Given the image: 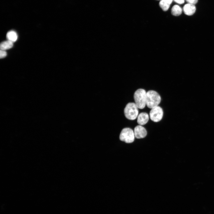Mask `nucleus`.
Returning a JSON list of instances; mask_svg holds the SVG:
<instances>
[{
	"label": "nucleus",
	"mask_w": 214,
	"mask_h": 214,
	"mask_svg": "<svg viewBox=\"0 0 214 214\" xmlns=\"http://www.w3.org/2000/svg\"><path fill=\"white\" fill-rule=\"evenodd\" d=\"M7 55V53L5 50H0V58H3L5 57Z\"/></svg>",
	"instance_id": "ddd939ff"
},
{
	"label": "nucleus",
	"mask_w": 214,
	"mask_h": 214,
	"mask_svg": "<svg viewBox=\"0 0 214 214\" xmlns=\"http://www.w3.org/2000/svg\"></svg>",
	"instance_id": "dca6fc26"
},
{
	"label": "nucleus",
	"mask_w": 214,
	"mask_h": 214,
	"mask_svg": "<svg viewBox=\"0 0 214 214\" xmlns=\"http://www.w3.org/2000/svg\"><path fill=\"white\" fill-rule=\"evenodd\" d=\"M135 137L133 130L131 129L128 128H123L122 130L119 135L120 140L126 143L133 142Z\"/></svg>",
	"instance_id": "20e7f679"
},
{
	"label": "nucleus",
	"mask_w": 214,
	"mask_h": 214,
	"mask_svg": "<svg viewBox=\"0 0 214 214\" xmlns=\"http://www.w3.org/2000/svg\"><path fill=\"white\" fill-rule=\"evenodd\" d=\"M175 2L179 4H182L184 3L185 0H173Z\"/></svg>",
	"instance_id": "2eb2a0df"
},
{
	"label": "nucleus",
	"mask_w": 214,
	"mask_h": 214,
	"mask_svg": "<svg viewBox=\"0 0 214 214\" xmlns=\"http://www.w3.org/2000/svg\"><path fill=\"white\" fill-rule=\"evenodd\" d=\"M135 137L137 139H141L145 137L147 135L146 129L141 125L136 126L134 128Z\"/></svg>",
	"instance_id": "423d86ee"
},
{
	"label": "nucleus",
	"mask_w": 214,
	"mask_h": 214,
	"mask_svg": "<svg viewBox=\"0 0 214 214\" xmlns=\"http://www.w3.org/2000/svg\"><path fill=\"white\" fill-rule=\"evenodd\" d=\"M149 119L148 114L145 112H141L138 116L137 122L140 125H144L146 124Z\"/></svg>",
	"instance_id": "6e6552de"
},
{
	"label": "nucleus",
	"mask_w": 214,
	"mask_h": 214,
	"mask_svg": "<svg viewBox=\"0 0 214 214\" xmlns=\"http://www.w3.org/2000/svg\"><path fill=\"white\" fill-rule=\"evenodd\" d=\"M161 97L158 93L154 90H149L146 92V105L150 108H152L160 103Z\"/></svg>",
	"instance_id": "f257e3e1"
},
{
	"label": "nucleus",
	"mask_w": 214,
	"mask_h": 214,
	"mask_svg": "<svg viewBox=\"0 0 214 214\" xmlns=\"http://www.w3.org/2000/svg\"><path fill=\"white\" fill-rule=\"evenodd\" d=\"M173 0H161L159 4L160 7L164 11H166L169 8Z\"/></svg>",
	"instance_id": "1a4fd4ad"
},
{
	"label": "nucleus",
	"mask_w": 214,
	"mask_h": 214,
	"mask_svg": "<svg viewBox=\"0 0 214 214\" xmlns=\"http://www.w3.org/2000/svg\"><path fill=\"white\" fill-rule=\"evenodd\" d=\"M188 3L192 4L195 5L196 4L198 0H185Z\"/></svg>",
	"instance_id": "4468645a"
},
{
	"label": "nucleus",
	"mask_w": 214,
	"mask_h": 214,
	"mask_svg": "<svg viewBox=\"0 0 214 214\" xmlns=\"http://www.w3.org/2000/svg\"><path fill=\"white\" fill-rule=\"evenodd\" d=\"M146 92L145 90L139 89L137 90L134 94L135 103L138 108L142 109L146 105Z\"/></svg>",
	"instance_id": "f03ea898"
},
{
	"label": "nucleus",
	"mask_w": 214,
	"mask_h": 214,
	"mask_svg": "<svg viewBox=\"0 0 214 214\" xmlns=\"http://www.w3.org/2000/svg\"><path fill=\"white\" fill-rule=\"evenodd\" d=\"M124 113L125 117L128 119L133 120L136 118L138 115V107L134 103H129L126 105Z\"/></svg>",
	"instance_id": "7ed1b4c3"
},
{
	"label": "nucleus",
	"mask_w": 214,
	"mask_h": 214,
	"mask_svg": "<svg viewBox=\"0 0 214 214\" xmlns=\"http://www.w3.org/2000/svg\"><path fill=\"white\" fill-rule=\"evenodd\" d=\"M6 37L7 40L14 43L17 40L18 36L17 33L15 31L11 30L7 33Z\"/></svg>",
	"instance_id": "9d476101"
},
{
	"label": "nucleus",
	"mask_w": 214,
	"mask_h": 214,
	"mask_svg": "<svg viewBox=\"0 0 214 214\" xmlns=\"http://www.w3.org/2000/svg\"><path fill=\"white\" fill-rule=\"evenodd\" d=\"M182 12V8L179 5H175L173 6L171 9L172 14L175 16L180 15Z\"/></svg>",
	"instance_id": "f8f14e48"
},
{
	"label": "nucleus",
	"mask_w": 214,
	"mask_h": 214,
	"mask_svg": "<svg viewBox=\"0 0 214 214\" xmlns=\"http://www.w3.org/2000/svg\"><path fill=\"white\" fill-rule=\"evenodd\" d=\"M13 43L8 40L1 42L0 45L1 50H6L11 48L13 46Z\"/></svg>",
	"instance_id": "9b49d317"
},
{
	"label": "nucleus",
	"mask_w": 214,
	"mask_h": 214,
	"mask_svg": "<svg viewBox=\"0 0 214 214\" xmlns=\"http://www.w3.org/2000/svg\"><path fill=\"white\" fill-rule=\"evenodd\" d=\"M163 115V109L158 106L152 108L150 112L151 119L155 122H157L161 120Z\"/></svg>",
	"instance_id": "39448f33"
},
{
	"label": "nucleus",
	"mask_w": 214,
	"mask_h": 214,
	"mask_svg": "<svg viewBox=\"0 0 214 214\" xmlns=\"http://www.w3.org/2000/svg\"><path fill=\"white\" fill-rule=\"evenodd\" d=\"M183 10L185 14L189 16L191 15L195 12L196 7L194 4L187 3L184 6Z\"/></svg>",
	"instance_id": "0eeeda50"
}]
</instances>
